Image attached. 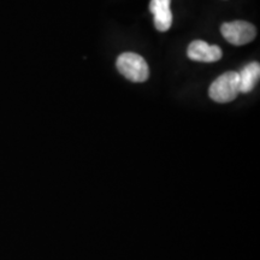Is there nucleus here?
Segmentation results:
<instances>
[{"label":"nucleus","instance_id":"nucleus-1","mask_svg":"<svg viewBox=\"0 0 260 260\" xmlns=\"http://www.w3.org/2000/svg\"><path fill=\"white\" fill-rule=\"evenodd\" d=\"M239 74L234 73V71H228V73L220 75L218 79L213 81L209 90L211 99L220 104L233 102L239 95Z\"/></svg>","mask_w":260,"mask_h":260},{"label":"nucleus","instance_id":"nucleus-2","mask_svg":"<svg viewBox=\"0 0 260 260\" xmlns=\"http://www.w3.org/2000/svg\"><path fill=\"white\" fill-rule=\"evenodd\" d=\"M117 69L125 79L133 82H145L149 76L148 65L141 56L125 52L117 58Z\"/></svg>","mask_w":260,"mask_h":260},{"label":"nucleus","instance_id":"nucleus-3","mask_svg":"<svg viewBox=\"0 0 260 260\" xmlns=\"http://www.w3.org/2000/svg\"><path fill=\"white\" fill-rule=\"evenodd\" d=\"M220 31L228 42L235 46H242L254 40L256 30L255 27L249 22L234 21L223 23Z\"/></svg>","mask_w":260,"mask_h":260},{"label":"nucleus","instance_id":"nucleus-4","mask_svg":"<svg viewBox=\"0 0 260 260\" xmlns=\"http://www.w3.org/2000/svg\"><path fill=\"white\" fill-rule=\"evenodd\" d=\"M187 54L193 60L212 63V61H217L222 58L223 52L218 46L209 45L201 40H195L188 46Z\"/></svg>","mask_w":260,"mask_h":260},{"label":"nucleus","instance_id":"nucleus-5","mask_svg":"<svg viewBox=\"0 0 260 260\" xmlns=\"http://www.w3.org/2000/svg\"><path fill=\"white\" fill-rule=\"evenodd\" d=\"M171 0H151L149 10L154 15V25L159 31H167L172 24Z\"/></svg>","mask_w":260,"mask_h":260},{"label":"nucleus","instance_id":"nucleus-6","mask_svg":"<svg viewBox=\"0 0 260 260\" xmlns=\"http://www.w3.org/2000/svg\"><path fill=\"white\" fill-rule=\"evenodd\" d=\"M239 74L240 93H249L254 88L260 77V65L256 61L246 65Z\"/></svg>","mask_w":260,"mask_h":260}]
</instances>
